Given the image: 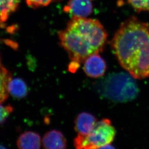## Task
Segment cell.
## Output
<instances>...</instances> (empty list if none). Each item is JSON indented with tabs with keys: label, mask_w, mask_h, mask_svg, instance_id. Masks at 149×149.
Masks as SVG:
<instances>
[{
	"label": "cell",
	"mask_w": 149,
	"mask_h": 149,
	"mask_svg": "<svg viewBox=\"0 0 149 149\" xmlns=\"http://www.w3.org/2000/svg\"><path fill=\"white\" fill-rule=\"evenodd\" d=\"M7 88L9 93L18 99L25 97L28 93L27 85L20 78H12L8 83Z\"/></svg>",
	"instance_id": "10"
},
{
	"label": "cell",
	"mask_w": 149,
	"mask_h": 149,
	"mask_svg": "<svg viewBox=\"0 0 149 149\" xmlns=\"http://www.w3.org/2000/svg\"><path fill=\"white\" fill-rule=\"evenodd\" d=\"M17 144L19 149H39L41 145V137L36 133L27 131L20 136Z\"/></svg>",
	"instance_id": "9"
},
{
	"label": "cell",
	"mask_w": 149,
	"mask_h": 149,
	"mask_svg": "<svg viewBox=\"0 0 149 149\" xmlns=\"http://www.w3.org/2000/svg\"><path fill=\"white\" fill-rule=\"evenodd\" d=\"M116 135V130L111 121L104 119L97 123L94 128L87 135H78L73 144L78 149L103 148L111 143Z\"/></svg>",
	"instance_id": "4"
},
{
	"label": "cell",
	"mask_w": 149,
	"mask_h": 149,
	"mask_svg": "<svg viewBox=\"0 0 149 149\" xmlns=\"http://www.w3.org/2000/svg\"><path fill=\"white\" fill-rule=\"evenodd\" d=\"M20 0H0V23L6 21L9 16L15 11Z\"/></svg>",
	"instance_id": "11"
},
{
	"label": "cell",
	"mask_w": 149,
	"mask_h": 149,
	"mask_svg": "<svg viewBox=\"0 0 149 149\" xmlns=\"http://www.w3.org/2000/svg\"><path fill=\"white\" fill-rule=\"evenodd\" d=\"M97 123V119L93 115L84 112L77 116L75 121V129L78 135H87L94 128Z\"/></svg>",
	"instance_id": "7"
},
{
	"label": "cell",
	"mask_w": 149,
	"mask_h": 149,
	"mask_svg": "<svg viewBox=\"0 0 149 149\" xmlns=\"http://www.w3.org/2000/svg\"><path fill=\"white\" fill-rule=\"evenodd\" d=\"M58 37L71 60L79 63L102 51L107 33L97 20L72 17L65 30L58 33Z\"/></svg>",
	"instance_id": "2"
},
{
	"label": "cell",
	"mask_w": 149,
	"mask_h": 149,
	"mask_svg": "<svg viewBox=\"0 0 149 149\" xmlns=\"http://www.w3.org/2000/svg\"><path fill=\"white\" fill-rule=\"evenodd\" d=\"M55 0H26V2L30 7H36L45 6Z\"/></svg>",
	"instance_id": "15"
},
{
	"label": "cell",
	"mask_w": 149,
	"mask_h": 149,
	"mask_svg": "<svg viewBox=\"0 0 149 149\" xmlns=\"http://www.w3.org/2000/svg\"><path fill=\"white\" fill-rule=\"evenodd\" d=\"M1 66V61H0V67Z\"/></svg>",
	"instance_id": "16"
},
{
	"label": "cell",
	"mask_w": 149,
	"mask_h": 149,
	"mask_svg": "<svg viewBox=\"0 0 149 149\" xmlns=\"http://www.w3.org/2000/svg\"><path fill=\"white\" fill-rule=\"evenodd\" d=\"M13 111V107L11 106L2 105L0 103V124L4 122Z\"/></svg>",
	"instance_id": "14"
},
{
	"label": "cell",
	"mask_w": 149,
	"mask_h": 149,
	"mask_svg": "<svg viewBox=\"0 0 149 149\" xmlns=\"http://www.w3.org/2000/svg\"><path fill=\"white\" fill-rule=\"evenodd\" d=\"M130 73L111 74L100 83V94L104 97L120 102L130 101L138 95L139 89Z\"/></svg>",
	"instance_id": "3"
},
{
	"label": "cell",
	"mask_w": 149,
	"mask_h": 149,
	"mask_svg": "<svg viewBox=\"0 0 149 149\" xmlns=\"http://www.w3.org/2000/svg\"><path fill=\"white\" fill-rule=\"evenodd\" d=\"M45 149H61L66 148L67 141L61 131L53 130L45 134L42 139Z\"/></svg>",
	"instance_id": "8"
},
{
	"label": "cell",
	"mask_w": 149,
	"mask_h": 149,
	"mask_svg": "<svg viewBox=\"0 0 149 149\" xmlns=\"http://www.w3.org/2000/svg\"><path fill=\"white\" fill-rule=\"evenodd\" d=\"M111 46L120 65L134 78L149 77V25L135 17L121 24Z\"/></svg>",
	"instance_id": "1"
},
{
	"label": "cell",
	"mask_w": 149,
	"mask_h": 149,
	"mask_svg": "<svg viewBox=\"0 0 149 149\" xmlns=\"http://www.w3.org/2000/svg\"><path fill=\"white\" fill-rule=\"evenodd\" d=\"M127 1L137 11H149V0H127Z\"/></svg>",
	"instance_id": "13"
},
{
	"label": "cell",
	"mask_w": 149,
	"mask_h": 149,
	"mask_svg": "<svg viewBox=\"0 0 149 149\" xmlns=\"http://www.w3.org/2000/svg\"><path fill=\"white\" fill-rule=\"evenodd\" d=\"M12 79L11 73L3 67H0V103L5 101L8 96V83Z\"/></svg>",
	"instance_id": "12"
},
{
	"label": "cell",
	"mask_w": 149,
	"mask_h": 149,
	"mask_svg": "<svg viewBox=\"0 0 149 149\" xmlns=\"http://www.w3.org/2000/svg\"><path fill=\"white\" fill-rule=\"evenodd\" d=\"M64 10L72 17L86 18L92 13L93 5L91 0H70Z\"/></svg>",
	"instance_id": "6"
},
{
	"label": "cell",
	"mask_w": 149,
	"mask_h": 149,
	"mask_svg": "<svg viewBox=\"0 0 149 149\" xmlns=\"http://www.w3.org/2000/svg\"><path fill=\"white\" fill-rule=\"evenodd\" d=\"M106 68L104 59L99 54H94L86 58L83 69L87 76L92 78H99L104 74Z\"/></svg>",
	"instance_id": "5"
}]
</instances>
